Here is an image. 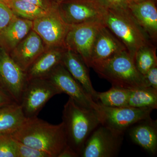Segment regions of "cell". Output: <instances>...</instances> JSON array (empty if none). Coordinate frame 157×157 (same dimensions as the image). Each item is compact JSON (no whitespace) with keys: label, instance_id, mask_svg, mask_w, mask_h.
<instances>
[{"label":"cell","instance_id":"obj_22","mask_svg":"<svg viewBox=\"0 0 157 157\" xmlns=\"http://www.w3.org/2000/svg\"><path fill=\"white\" fill-rule=\"evenodd\" d=\"M2 1L9 6L15 16L32 21L45 16L49 12L38 6L22 0Z\"/></svg>","mask_w":157,"mask_h":157},{"label":"cell","instance_id":"obj_17","mask_svg":"<svg viewBox=\"0 0 157 157\" xmlns=\"http://www.w3.org/2000/svg\"><path fill=\"white\" fill-rule=\"evenodd\" d=\"M61 63L88 94L96 102L98 92L93 87L88 69L89 67L81 57L72 51L66 49L63 55Z\"/></svg>","mask_w":157,"mask_h":157},{"label":"cell","instance_id":"obj_7","mask_svg":"<svg viewBox=\"0 0 157 157\" xmlns=\"http://www.w3.org/2000/svg\"><path fill=\"white\" fill-rule=\"evenodd\" d=\"M101 124L119 134L124 135L132 125L150 117L153 109L129 107H106L97 102Z\"/></svg>","mask_w":157,"mask_h":157},{"label":"cell","instance_id":"obj_21","mask_svg":"<svg viewBox=\"0 0 157 157\" xmlns=\"http://www.w3.org/2000/svg\"><path fill=\"white\" fill-rule=\"evenodd\" d=\"M129 107L153 109L157 108V90L150 86L129 90Z\"/></svg>","mask_w":157,"mask_h":157},{"label":"cell","instance_id":"obj_6","mask_svg":"<svg viewBox=\"0 0 157 157\" xmlns=\"http://www.w3.org/2000/svg\"><path fill=\"white\" fill-rule=\"evenodd\" d=\"M61 94V91L47 78L29 79L24 89L20 105L26 118L36 117L52 97Z\"/></svg>","mask_w":157,"mask_h":157},{"label":"cell","instance_id":"obj_20","mask_svg":"<svg viewBox=\"0 0 157 157\" xmlns=\"http://www.w3.org/2000/svg\"><path fill=\"white\" fill-rule=\"evenodd\" d=\"M27 119L17 103L14 102L0 107V135L13 134Z\"/></svg>","mask_w":157,"mask_h":157},{"label":"cell","instance_id":"obj_28","mask_svg":"<svg viewBox=\"0 0 157 157\" xmlns=\"http://www.w3.org/2000/svg\"><path fill=\"white\" fill-rule=\"evenodd\" d=\"M107 9H129L130 0H100Z\"/></svg>","mask_w":157,"mask_h":157},{"label":"cell","instance_id":"obj_24","mask_svg":"<svg viewBox=\"0 0 157 157\" xmlns=\"http://www.w3.org/2000/svg\"><path fill=\"white\" fill-rule=\"evenodd\" d=\"M133 59L137 70L144 76L149 70L157 65L155 45L151 43L141 47L136 52Z\"/></svg>","mask_w":157,"mask_h":157},{"label":"cell","instance_id":"obj_5","mask_svg":"<svg viewBox=\"0 0 157 157\" xmlns=\"http://www.w3.org/2000/svg\"><path fill=\"white\" fill-rule=\"evenodd\" d=\"M57 3L59 15L69 25L103 21L107 9L100 0H64Z\"/></svg>","mask_w":157,"mask_h":157},{"label":"cell","instance_id":"obj_23","mask_svg":"<svg viewBox=\"0 0 157 157\" xmlns=\"http://www.w3.org/2000/svg\"><path fill=\"white\" fill-rule=\"evenodd\" d=\"M129 90L112 86L107 91L97 93L96 102L106 107H127L128 102Z\"/></svg>","mask_w":157,"mask_h":157},{"label":"cell","instance_id":"obj_25","mask_svg":"<svg viewBox=\"0 0 157 157\" xmlns=\"http://www.w3.org/2000/svg\"><path fill=\"white\" fill-rule=\"evenodd\" d=\"M14 139L17 157H49L47 154Z\"/></svg>","mask_w":157,"mask_h":157},{"label":"cell","instance_id":"obj_35","mask_svg":"<svg viewBox=\"0 0 157 157\" xmlns=\"http://www.w3.org/2000/svg\"><path fill=\"white\" fill-rule=\"evenodd\" d=\"M154 1H155V2H157V0H154Z\"/></svg>","mask_w":157,"mask_h":157},{"label":"cell","instance_id":"obj_19","mask_svg":"<svg viewBox=\"0 0 157 157\" xmlns=\"http://www.w3.org/2000/svg\"><path fill=\"white\" fill-rule=\"evenodd\" d=\"M33 25L32 21L16 17L0 31V46L11 52L32 30Z\"/></svg>","mask_w":157,"mask_h":157},{"label":"cell","instance_id":"obj_3","mask_svg":"<svg viewBox=\"0 0 157 157\" xmlns=\"http://www.w3.org/2000/svg\"><path fill=\"white\" fill-rule=\"evenodd\" d=\"M90 67L114 86L127 90L149 86L127 50L104 61L92 64Z\"/></svg>","mask_w":157,"mask_h":157},{"label":"cell","instance_id":"obj_10","mask_svg":"<svg viewBox=\"0 0 157 157\" xmlns=\"http://www.w3.org/2000/svg\"><path fill=\"white\" fill-rule=\"evenodd\" d=\"M27 81L25 72L0 46V89L20 104Z\"/></svg>","mask_w":157,"mask_h":157},{"label":"cell","instance_id":"obj_14","mask_svg":"<svg viewBox=\"0 0 157 157\" xmlns=\"http://www.w3.org/2000/svg\"><path fill=\"white\" fill-rule=\"evenodd\" d=\"M125 50H127L124 44L104 25L93 45L90 67L92 64L104 61Z\"/></svg>","mask_w":157,"mask_h":157},{"label":"cell","instance_id":"obj_31","mask_svg":"<svg viewBox=\"0 0 157 157\" xmlns=\"http://www.w3.org/2000/svg\"><path fill=\"white\" fill-rule=\"evenodd\" d=\"M14 101L0 89V107L14 103Z\"/></svg>","mask_w":157,"mask_h":157},{"label":"cell","instance_id":"obj_12","mask_svg":"<svg viewBox=\"0 0 157 157\" xmlns=\"http://www.w3.org/2000/svg\"><path fill=\"white\" fill-rule=\"evenodd\" d=\"M45 78L53 83L62 93L68 95L79 106L98 111L97 102L88 94L61 63L54 68Z\"/></svg>","mask_w":157,"mask_h":157},{"label":"cell","instance_id":"obj_9","mask_svg":"<svg viewBox=\"0 0 157 157\" xmlns=\"http://www.w3.org/2000/svg\"><path fill=\"white\" fill-rule=\"evenodd\" d=\"M103 21H92L70 25L64 41V47L78 55L90 67L94 42Z\"/></svg>","mask_w":157,"mask_h":157},{"label":"cell","instance_id":"obj_34","mask_svg":"<svg viewBox=\"0 0 157 157\" xmlns=\"http://www.w3.org/2000/svg\"><path fill=\"white\" fill-rule=\"evenodd\" d=\"M54 1H55L57 2H61L62 1H64V0H54Z\"/></svg>","mask_w":157,"mask_h":157},{"label":"cell","instance_id":"obj_30","mask_svg":"<svg viewBox=\"0 0 157 157\" xmlns=\"http://www.w3.org/2000/svg\"><path fill=\"white\" fill-rule=\"evenodd\" d=\"M144 76L149 86L157 90V65L149 70Z\"/></svg>","mask_w":157,"mask_h":157},{"label":"cell","instance_id":"obj_13","mask_svg":"<svg viewBox=\"0 0 157 157\" xmlns=\"http://www.w3.org/2000/svg\"><path fill=\"white\" fill-rule=\"evenodd\" d=\"M45 50V44L42 39L32 30L9 54L13 60L25 72Z\"/></svg>","mask_w":157,"mask_h":157},{"label":"cell","instance_id":"obj_2","mask_svg":"<svg viewBox=\"0 0 157 157\" xmlns=\"http://www.w3.org/2000/svg\"><path fill=\"white\" fill-rule=\"evenodd\" d=\"M62 119L67 145L79 157L86 141L101 124L98 111L81 107L69 98L64 106Z\"/></svg>","mask_w":157,"mask_h":157},{"label":"cell","instance_id":"obj_11","mask_svg":"<svg viewBox=\"0 0 157 157\" xmlns=\"http://www.w3.org/2000/svg\"><path fill=\"white\" fill-rule=\"evenodd\" d=\"M70 26L59 15L57 7L45 16L34 20L32 30L41 38L46 48H65V39Z\"/></svg>","mask_w":157,"mask_h":157},{"label":"cell","instance_id":"obj_4","mask_svg":"<svg viewBox=\"0 0 157 157\" xmlns=\"http://www.w3.org/2000/svg\"><path fill=\"white\" fill-rule=\"evenodd\" d=\"M103 21L133 58L139 48L153 43L129 9H107Z\"/></svg>","mask_w":157,"mask_h":157},{"label":"cell","instance_id":"obj_16","mask_svg":"<svg viewBox=\"0 0 157 157\" xmlns=\"http://www.w3.org/2000/svg\"><path fill=\"white\" fill-rule=\"evenodd\" d=\"M129 9L153 43L157 40V9L156 2L145 0L139 3H130Z\"/></svg>","mask_w":157,"mask_h":157},{"label":"cell","instance_id":"obj_18","mask_svg":"<svg viewBox=\"0 0 157 157\" xmlns=\"http://www.w3.org/2000/svg\"><path fill=\"white\" fill-rule=\"evenodd\" d=\"M66 48H47L29 67L25 72L27 79L45 78L54 68L61 63Z\"/></svg>","mask_w":157,"mask_h":157},{"label":"cell","instance_id":"obj_1","mask_svg":"<svg viewBox=\"0 0 157 157\" xmlns=\"http://www.w3.org/2000/svg\"><path fill=\"white\" fill-rule=\"evenodd\" d=\"M11 137L41 151L49 157H58L67 145L63 122L52 124L36 117L27 118Z\"/></svg>","mask_w":157,"mask_h":157},{"label":"cell","instance_id":"obj_32","mask_svg":"<svg viewBox=\"0 0 157 157\" xmlns=\"http://www.w3.org/2000/svg\"><path fill=\"white\" fill-rule=\"evenodd\" d=\"M78 155L70 147L67 145L61 153L59 155L58 157H78Z\"/></svg>","mask_w":157,"mask_h":157},{"label":"cell","instance_id":"obj_33","mask_svg":"<svg viewBox=\"0 0 157 157\" xmlns=\"http://www.w3.org/2000/svg\"><path fill=\"white\" fill-rule=\"evenodd\" d=\"M133 3H139L140 2H143V1H145V0H130Z\"/></svg>","mask_w":157,"mask_h":157},{"label":"cell","instance_id":"obj_29","mask_svg":"<svg viewBox=\"0 0 157 157\" xmlns=\"http://www.w3.org/2000/svg\"><path fill=\"white\" fill-rule=\"evenodd\" d=\"M40 7L45 11L49 12L56 9L58 3L54 0H22Z\"/></svg>","mask_w":157,"mask_h":157},{"label":"cell","instance_id":"obj_8","mask_svg":"<svg viewBox=\"0 0 157 157\" xmlns=\"http://www.w3.org/2000/svg\"><path fill=\"white\" fill-rule=\"evenodd\" d=\"M124 135L101 124L86 141L79 157L116 156L122 144Z\"/></svg>","mask_w":157,"mask_h":157},{"label":"cell","instance_id":"obj_26","mask_svg":"<svg viewBox=\"0 0 157 157\" xmlns=\"http://www.w3.org/2000/svg\"><path fill=\"white\" fill-rule=\"evenodd\" d=\"M0 157H17L11 135H0Z\"/></svg>","mask_w":157,"mask_h":157},{"label":"cell","instance_id":"obj_15","mask_svg":"<svg viewBox=\"0 0 157 157\" xmlns=\"http://www.w3.org/2000/svg\"><path fill=\"white\" fill-rule=\"evenodd\" d=\"M134 143L152 155L157 152V121L151 117L136 123L128 129Z\"/></svg>","mask_w":157,"mask_h":157},{"label":"cell","instance_id":"obj_27","mask_svg":"<svg viewBox=\"0 0 157 157\" xmlns=\"http://www.w3.org/2000/svg\"><path fill=\"white\" fill-rule=\"evenodd\" d=\"M16 17L9 6L2 0H0V31L6 27Z\"/></svg>","mask_w":157,"mask_h":157}]
</instances>
